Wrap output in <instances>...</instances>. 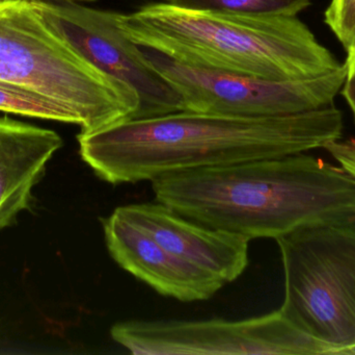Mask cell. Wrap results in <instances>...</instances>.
I'll return each mask as SVG.
<instances>
[{"instance_id":"6da1fadb","label":"cell","mask_w":355,"mask_h":355,"mask_svg":"<svg viewBox=\"0 0 355 355\" xmlns=\"http://www.w3.org/2000/svg\"><path fill=\"white\" fill-rule=\"evenodd\" d=\"M335 106L288 116H227L181 110L127 119L77 140L81 158L112 185L139 183L194 169L281 158L341 139Z\"/></svg>"},{"instance_id":"7a4b0ae2","label":"cell","mask_w":355,"mask_h":355,"mask_svg":"<svg viewBox=\"0 0 355 355\" xmlns=\"http://www.w3.org/2000/svg\"><path fill=\"white\" fill-rule=\"evenodd\" d=\"M152 189L185 218L250 241L355 223L354 177L306 152L173 173Z\"/></svg>"},{"instance_id":"3957f363","label":"cell","mask_w":355,"mask_h":355,"mask_svg":"<svg viewBox=\"0 0 355 355\" xmlns=\"http://www.w3.org/2000/svg\"><path fill=\"white\" fill-rule=\"evenodd\" d=\"M121 27L141 47L223 72L293 81L342 66L297 16L200 12L160 2L121 15Z\"/></svg>"},{"instance_id":"277c9868","label":"cell","mask_w":355,"mask_h":355,"mask_svg":"<svg viewBox=\"0 0 355 355\" xmlns=\"http://www.w3.org/2000/svg\"><path fill=\"white\" fill-rule=\"evenodd\" d=\"M0 79L40 92L79 117L83 133L132 119L139 95L54 35L31 2L0 3Z\"/></svg>"},{"instance_id":"5b68a950","label":"cell","mask_w":355,"mask_h":355,"mask_svg":"<svg viewBox=\"0 0 355 355\" xmlns=\"http://www.w3.org/2000/svg\"><path fill=\"white\" fill-rule=\"evenodd\" d=\"M285 275L279 310L341 355L355 346V223L298 229L277 238Z\"/></svg>"},{"instance_id":"8992f818","label":"cell","mask_w":355,"mask_h":355,"mask_svg":"<svg viewBox=\"0 0 355 355\" xmlns=\"http://www.w3.org/2000/svg\"><path fill=\"white\" fill-rule=\"evenodd\" d=\"M141 49L191 112L263 118L320 110L333 106L347 77L345 63L320 76L275 81L190 66L151 48Z\"/></svg>"},{"instance_id":"52a82bcc","label":"cell","mask_w":355,"mask_h":355,"mask_svg":"<svg viewBox=\"0 0 355 355\" xmlns=\"http://www.w3.org/2000/svg\"><path fill=\"white\" fill-rule=\"evenodd\" d=\"M46 26L89 64L139 95L132 119L185 110L181 94L121 27V13L74 1H31Z\"/></svg>"},{"instance_id":"ba28073f","label":"cell","mask_w":355,"mask_h":355,"mask_svg":"<svg viewBox=\"0 0 355 355\" xmlns=\"http://www.w3.org/2000/svg\"><path fill=\"white\" fill-rule=\"evenodd\" d=\"M110 336L137 355H329L331 352L281 310L240 321H128L114 324Z\"/></svg>"},{"instance_id":"9c48e42d","label":"cell","mask_w":355,"mask_h":355,"mask_svg":"<svg viewBox=\"0 0 355 355\" xmlns=\"http://www.w3.org/2000/svg\"><path fill=\"white\" fill-rule=\"evenodd\" d=\"M116 212L182 260L223 283L236 281L248 265L250 240L205 226L160 204L119 206Z\"/></svg>"},{"instance_id":"30bf717a","label":"cell","mask_w":355,"mask_h":355,"mask_svg":"<svg viewBox=\"0 0 355 355\" xmlns=\"http://www.w3.org/2000/svg\"><path fill=\"white\" fill-rule=\"evenodd\" d=\"M106 247L114 262L158 293L183 302L210 299L225 283L168 251L116 210L102 219Z\"/></svg>"},{"instance_id":"8fae6325","label":"cell","mask_w":355,"mask_h":355,"mask_svg":"<svg viewBox=\"0 0 355 355\" xmlns=\"http://www.w3.org/2000/svg\"><path fill=\"white\" fill-rule=\"evenodd\" d=\"M62 146L55 131L0 118V231L31 208L33 189Z\"/></svg>"},{"instance_id":"7c38bea8","label":"cell","mask_w":355,"mask_h":355,"mask_svg":"<svg viewBox=\"0 0 355 355\" xmlns=\"http://www.w3.org/2000/svg\"><path fill=\"white\" fill-rule=\"evenodd\" d=\"M0 110L80 126L79 117L56 100L17 83L0 79Z\"/></svg>"},{"instance_id":"4fadbf2b","label":"cell","mask_w":355,"mask_h":355,"mask_svg":"<svg viewBox=\"0 0 355 355\" xmlns=\"http://www.w3.org/2000/svg\"><path fill=\"white\" fill-rule=\"evenodd\" d=\"M168 3L200 12L259 16H297L312 0H173Z\"/></svg>"},{"instance_id":"5bb4252c","label":"cell","mask_w":355,"mask_h":355,"mask_svg":"<svg viewBox=\"0 0 355 355\" xmlns=\"http://www.w3.org/2000/svg\"><path fill=\"white\" fill-rule=\"evenodd\" d=\"M325 23L347 52V68L355 64V0H331L325 12Z\"/></svg>"},{"instance_id":"9a60e30c","label":"cell","mask_w":355,"mask_h":355,"mask_svg":"<svg viewBox=\"0 0 355 355\" xmlns=\"http://www.w3.org/2000/svg\"><path fill=\"white\" fill-rule=\"evenodd\" d=\"M329 154L340 164V167L355 179V138L339 139L331 142L327 147Z\"/></svg>"},{"instance_id":"2e32d148","label":"cell","mask_w":355,"mask_h":355,"mask_svg":"<svg viewBox=\"0 0 355 355\" xmlns=\"http://www.w3.org/2000/svg\"><path fill=\"white\" fill-rule=\"evenodd\" d=\"M342 95L352 108L355 121V68L347 71V77L342 87Z\"/></svg>"},{"instance_id":"e0dca14e","label":"cell","mask_w":355,"mask_h":355,"mask_svg":"<svg viewBox=\"0 0 355 355\" xmlns=\"http://www.w3.org/2000/svg\"><path fill=\"white\" fill-rule=\"evenodd\" d=\"M342 354L355 355V346H354V347L349 348V349L344 350V352H342Z\"/></svg>"},{"instance_id":"ac0fdd59","label":"cell","mask_w":355,"mask_h":355,"mask_svg":"<svg viewBox=\"0 0 355 355\" xmlns=\"http://www.w3.org/2000/svg\"><path fill=\"white\" fill-rule=\"evenodd\" d=\"M354 68H355V64L354 65V66L350 67V68H347V70L350 71V70H352V69H354Z\"/></svg>"},{"instance_id":"d6986e66","label":"cell","mask_w":355,"mask_h":355,"mask_svg":"<svg viewBox=\"0 0 355 355\" xmlns=\"http://www.w3.org/2000/svg\"><path fill=\"white\" fill-rule=\"evenodd\" d=\"M164 1H166V2H172L173 0H164Z\"/></svg>"},{"instance_id":"ffe728a7","label":"cell","mask_w":355,"mask_h":355,"mask_svg":"<svg viewBox=\"0 0 355 355\" xmlns=\"http://www.w3.org/2000/svg\"><path fill=\"white\" fill-rule=\"evenodd\" d=\"M3 1H6V0H0V3H1V2H3Z\"/></svg>"}]
</instances>
